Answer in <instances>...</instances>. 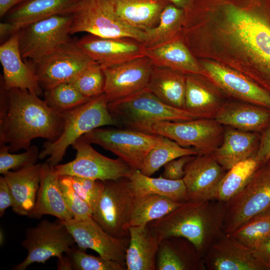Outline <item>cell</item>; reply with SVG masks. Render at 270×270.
<instances>
[{
	"label": "cell",
	"instance_id": "1",
	"mask_svg": "<svg viewBox=\"0 0 270 270\" xmlns=\"http://www.w3.org/2000/svg\"><path fill=\"white\" fill-rule=\"evenodd\" d=\"M62 114L28 91L7 90L0 82V146L8 144L10 152L27 150L32 140L40 138L53 142L64 128Z\"/></svg>",
	"mask_w": 270,
	"mask_h": 270
},
{
	"label": "cell",
	"instance_id": "2",
	"mask_svg": "<svg viewBox=\"0 0 270 270\" xmlns=\"http://www.w3.org/2000/svg\"><path fill=\"white\" fill-rule=\"evenodd\" d=\"M224 202L214 199L188 200L163 218L148 224L162 238H184L204 258L212 240L221 231Z\"/></svg>",
	"mask_w": 270,
	"mask_h": 270
},
{
	"label": "cell",
	"instance_id": "3",
	"mask_svg": "<svg viewBox=\"0 0 270 270\" xmlns=\"http://www.w3.org/2000/svg\"><path fill=\"white\" fill-rule=\"evenodd\" d=\"M118 127L152 134V126L162 121L180 122L197 118L184 109L168 105L146 88L128 96L108 102Z\"/></svg>",
	"mask_w": 270,
	"mask_h": 270
},
{
	"label": "cell",
	"instance_id": "4",
	"mask_svg": "<svg viewBox=\"0 0 270 270\" xmlns=\"http://www.w3.org/2000/svg\"><path fill=\"white\" fill-rule=\"evenodd\" d=\"M108 104V98L103 92L62 113L64 124L61 135L53 142L47 140L44 143L39 159L49 156L46 162L54 168L63 160L68 147L84 134L104 126L118 127L116 122L109 112Z\"/></svg>",
	"mask_w": 270,
	"mask_h": 270
},
{
	"label": "cell",
	"instance_id": "5",
	"mask_svg": "<svg viewBox=\"0 0 270 270\" xmlns=\"http://www.w3.org/2000/svg\"><path fill=\"white\" fill-rule=\"evenodd\" d=\"M70 34L84 32L104 38H128L142 44L144 32L123 23L114 0H80L72 14Z\"/></svg>",
	"mask_w": 270,
	"mask_h": 270
},
{
	"label": "cell",
	"instance_id": "6",
	"mask_svg": "<svg viewBox=\"0 0 270 270\" xmlns=\"http://www.w3.org/2000/svg\"><path fill=\"white\" fill-rule=\"evenodd\" d=\"M75 244L72 236L60 220L51 222L44 219L35 226L26 230L21 244L27 250L28 255L23 262L12 269L25 270L34 262L44 264L50 258L56 256L58 258V269L63 270L65 254Z\"/></svg>",
	"mask_w": 270,
	"mask_h": 270
},
{
	"label": "cell",
	"instance_id": "7",
	"mask_svg": "<svg viewBox=\"0 0 270 270\" xmlns=\"http://www.w3.org/2000/svg\"><path fill=\"white\" fill-rule=\"evenodd\" d=\"M92 218L111 236L130 238L129 222L137 197L128 178L104 181Z\"/></svg>",
	"mask_w": 270,
	"mask_h": 270
},
{
	"label": "cell",
	"instance_id": "8",
	"mask_svg": "<svg viewBox=\"0 0 270 270\" xmlns=\"http://www.w3.org/2000/svg\"><path fill=\"white\" fill-rule=\"evenodd\" d=\"M222 231L232 234L254 216L270 210V166H259L244 188L224 202Z\"/></svg>",
	"mask_w": 270,
	"mask_h": 270
},
{
	"label": "cell",
	"instance_id": "9",
	"mask_svg": "<svg viewBox=\"0 0 270 270\" xmlns=\"http://www.w3.org/2000/svg\"><path fill=\"white\" fill-rule=\"evenodd\" d=\"M117 156L134 170H140L161 135L121 128H98L81 137Z\"/></svg>",
	"mask_w": 270,
	"mask_h": 270
},
{
	"label": "cell",
	"instance_id": "10",
	"mask_svg": "<svg viewBox=\"0 0 270 270\" xmlns=\"http://www.w3.org/2000/svg\"><path fill=\"white\" fill-rule=\"evenodd\" d=\"M94 62L78 46L76 40L70 39L36 64L28 66L44 91L58 84L69 82Z\"/></svg>",
	"mask_w": 270,
	"mask_h": 270
},
{
	"label": "cell",
	"instance_id": "11",
	"mask_svg": "<svg viewBox=\"0 0 270 270\" xmlns=\"http://www.w3.org/2000/svg\"><path fill=\"white\" fill-rule=\"evenodd\" d=\"M225 128L214 118H198L162 121L152 126V133L170 138L184 148H192L198 155L212 154L221 144Z\"/></svg>",
	"mask_w": 270,
	"mask_h": 270
},
{
	"label": "cell",
	"instance_id": "12",
	"mask_svg": "<svg viewBox=\"0 0 270 270\" xmlns=\"http://www.w3.org/2000/svg\"><path fill=\"white\" fill-rule=\"evenodd\" d=\"M82 138L72 144L75 158L54 168L58 176H76L102 181L130 178L132 170L120 158L112 159L96 150Z\"/></svg>",
	"mask_w": 270,
	"mask_h": 270
},
{
	"label": "cell",
	"instance_id": "13",
	"mask_svg": "<svg viewBox=\"0 0 270 270\" xmlns=\"http://www.w3.org/2000/svg\"><path fill=\"white\" fill-rule=\"evenodd\" d=\"M72 14H62L34 22L21 28L19 47L23 59L38 62L69 40Z\"/></svg>",
	"mask_w": 270,
	"mask_h": 270
},
{
	"label": "cell",
	"instance_id": "14",
	"mask_svg": "<svg viewBox=\"0 0 270 270\" xmlns=\"http://www.w3.org/2000/svg\"><path fill=\"white\" fill-rule=\"evenodd\" d=\"M72 236L78 246L84 250L91 249L99 256L116 261L126 268V253L130 238H118L106 232L90 216L78 220L62 221Z\"/></svg>",
	"mask_w": 270,
	"mask_h": 270
},
{
	"label": "cell",
	"instance_id": "15",
	"mask_svg": "<svg viewBox=\"0 0 270 270\" xmlns=\"http://www.w3.org/2000/svg\"><path fill=\"white\" fill-rule=\"evenodd\" d=\"M203 260L206 270H268L252 250L222 230L212 242Z\"/></svg>",
	"mask_w": 270,
	"mask_h": 270
},
{
	"label": "cell",
	"instance_id": "16",
	"mask_svg": "<svg viewBox=\"0 0 270 270\" xmlns=\"http://www.w3.org/2000/svg\"><path fill=\"white\" fill-rule=\"evenodd\" d=\"M153 64L146 56L104 68V93L108 102L146 88Z\"/></svg>",
	"mask_w": 270,
	"mask_h": 270
},
{
	"label": "cell",
	"instance_id": "17",
	"mask_svg": "<svg viewBox=\"0 0 270 270\" xmlns=\"http://www.w3.org/2000/svg\"><path fill=\"white\" fill-rule=\"evenodd\" d=\"M76 41L102 69L146 56L143 44L131 38H104L88 34Z\"/></svg>",
	"mask_w": 270,
	"mask_h": 270
},
{
	"label": "cell",
	"instance_id": "18",
	"mask_svg": "<svg viewBox=\"0 0 270 270\" xmlns=\"http://www.w3.org/2000/svg\"><path fill=\"white\" fill-rule=\"evenodd\" d=\"M244 46L254 62L249 78L270 96V15L254 21L244 36Z\"/></svg>",
	"mask_w": 270,
	"mask_h": 270
},
{
	"label": "cell",
	"instance_id": "19",
	"mask_svg": "<svg viewBox=\"0 0 270 270\" xmlns=\"http://www.w3.org/2000/svg\"><path fill=\"white\" fill-rule=\"evenodd\" d=\"M19 30L0 46V62L3 76L0 82L7 90L19 88L38 96L43 94L32 68L22 60L19 47Z\"/></svg>",
	"mask_w": 270,
	"mask_h": 270
},
{
	"label": "cell",
	"instance_id": "20",
	"mask_svg": "<svg viewBox=\"0 0 270 270\" xmlns=\"http://www.w3.org/2000/svg\"><path fill=\"white\" fill-rule=\"evenodd\" d=\"M182 180L189 200L212 199L216 190L227 170L212 154L196 155L184 166Z\"/></svg>",
	"mask_w": 270,
	"mask_h": 270
},
{
	"label": "cell",
	"instance_id": "21",
	"mask_svg": "<svg viewBox=\"0 0 270 270\" xmlns=\"http://www.w3.org/2000/svg\"><path fill=\"white\" fill-rule=\"evenodd\" d=\"M206 72L219 88L242 102L270 108L268 94L248 77L212 62L204 64Z\"/></svg>",
	"mask_w": 270,
	"mask_h": 270
},
{
	"label": "cell",
	"instance_id": "22",
	"mask_svg": "<svg viewBox=\"0 0 270 270\" xmlns=\"http://www.w3.org/2000/svg\"><path fill=\"white\" fill-rule=\"evenodd\" d=\"M42 172V164H36L2 174L13 196L12 211L17 214L29 217L33 212Z\"/></svg>",
	"mask_w": 270,
	"mask_h": 270
},
{
	"label": "cell",
	"instance_id": "23",
	"mask_svg": "<svg viewBox=\"0 0 270 270\" xmlns=\"http://www.w3.org/2000/svg\"><path fill=\"white\" fill-rule=\"evenodd\" d=\"M156 270H206L203 258L188 239L181 236L163 238L156 258Z\"/></svg>",
	"mask_w": 270,
	"mask_h": 270
},
{
	"label": "cell",
	"instance_id": "24",
	"mask_svg": "<svg viewBox=\"0 0 270 270\" xmlns=\"http://www.w3.org/2000/svg\"><path fill=\"white\" fill-rule=\"evenodd\" d=\"M50 215L64 221L74 218L64 198L58 176L47 162L42 164V172L35 206L30 218Z\"/></svg>",
	"mask_w": 270,
	"mask_h": 270
},
{
	"label": "cell",
	"instance_id": "25",
	"mask_svg": "<svg viewBox=\"0 0 270 270\" xmlns=\"http://www.w3.org/2000/svg\"><path fill=\"white\" fill-rule=\"evenodd\" d=\"M260 133L243 131L226 126L222 142L212 154L226 170L255 155L258 148Z\"/></svg>",
	"mask_w": 270,
	"mask_h": 270
},
{
	"label": "cell",
	"instance_id": "26",
	"mask_svg": "<svg viewBox=\"0 0 270 270\" xmlns=\"http://www.w3.org/2000/svg\"><path fill=\"white\" fill-rule=\"evenodd\" d=\"M80 0H26L11 9L5 22L13 26L15 32L34 22L62 14H71Z\"/></svg>",
	"mask_w": 270,
	"mask_h": 270
},
{
	"label": "cell",
	"instance_id": "27",
	"mask_svg": "<svg viewBox=\"0 0 270 270\" xmlns=\"http://www.w3.org/2000/svg\"><path fill=\"white\" fill-rule=\"evenodd\" d=\"M214 119L224 126L261 133L270 124V108L244 102H225Z\"/></svg>",
	"mask_w": 270,
	"mask_h": 270
},
{
	"label": "cell",
	"instance_id": "28",
	"mask_svg": "<svg viewBox=\"0 0 270 270\" xmlns=\"http://www.w3.org/2000/svg\"><path fill=\"white\" fill-rule=\"evenodd\" d=\"M126 270H156L158 246L162 239L148 224L129 227Z\"/></svg>",
	"mask_w": 270,
	"mask_h": 270
},
{
	"label": "cell",
	"instance_id": "29",
	"mask_svg": "<svg viewBox=\"0 0 270 270\" xmlns=\"http://www.w3.org/2000/svg\"><path fill=\"white\" fill-rule=\"evenodd\" d=\"M116 14L125 24L146 32L156 26L168 0H114Z\"/></svg>",
	"mask_w": 270,
	"mask_h": 270
},
{
	"label": "cell",
	"instance_id": "30",
	"mask_svg": "<svg viewBox=\"0 0 270 270\" xmlns=\"http://www.w3.org/2000/svg\"><path fill=\"white\" fill-rule=\"evenodd\" d=\"M146 88L164 103L184 109L186 89L184 74L153 64Z\"/></svg>",
	"mask_w": 270,
	"mask_h": 270
},
{
	"label": "cell",
	"instance_id": "31",
	"mask_svg": "<svg viewBox=\"0 0 270 270\" xmlns=\"http://www.w3.org/2000/svg\"><path fill=\"white\" fill-rule=\"evenodd\" d=\"M146 56L157 66L168 68L187 74H204L187 46L177 38L152 50L146 49Z\"/></svg>",
	"mask_w": 270,
	"mask_h": 270
},
{
	"label": "cell",
	"instance_id": "32",
	"mask_svg": "<svg viewBox=\"0 0 270 270\" xmlns=\"http://www.w3.org/2000/svg\"><path fill=\"white\" fill-rule=\"evenodd\" d=\"M186 76V89L184 110L197 118H214L225 102L196 76Z\"/></svg>",
	"mask_w": 270,
	"mask_h": 270
},
{
	"label": "cell",
	"instance_id": "33",
	"mask_svg": "<svg viewBox=\"0 0 270 270\" xmlns=\"http://www.w3.org/2000/svg\"><path fill=\"white\" fill-rule=\"evenodd\" d=\"M137 198L148 194H156L180 202L188 201L186 188L182 180H171L161 176L154 178L133 170L128 178Z\"/></svg>",
	"mask_w": 270,
	"mask_h": 270
},
{
	"label": "cell",
	"instance_id": "34",
	"mask_svg": "<svg viewBox=\"0 0 270 270\" xmlns=\"http://www.w3.org/2000/svg\"><path fill=\"white\" fill-rule=\"evenodd\" d=\"M184 18V10L172 3L164 9L158 24L144 32L142 44L146 50L162 46L177 38L176 34Z\"/></svg>",
	"mask_w": 270,
	"mask_h": 270
},
{
	"label": "cell",
	"instance_id": "35",
	"mask_svg": "<svg viewBox=\"0 0 270 270\" xmlns=\"http://www.w3.org/2000/svg\"><path fill=\"white\" fill-rule=\"evenodd\" d=\"M184 202L168 197L148 194L137 198L128 226H143L168 214Z\"/></svg>",
	"mask_w": 270,
	"mask_h": 270
},
{
	"label": "cell",
	"instance_id": "36",
	"mask_svg": "<svg viewBox=\"0 0 270 270\" xmlns=\"http://www.w3.org/2000/svg\"><path fill=\"white\" fill-rule=\"evenodd\" d=\"M260 164L255 155L242 161L227 170L218 184L212 199L228 202L240 192Z\"/></svg>",
	"mask_w": 270,
	"mask_h": 270
},
{
	"label": "cell",
	"instance_id": "37",
	"mask_svg": "<svg viewBox=\"0 0 270 270\" xmlns=\"http://www.w3.org/2000/svg\"><path fill=\"white\" fill-rule=\"evenodd\" d=\"M198 152L192 148L180 146L173 140L161 136L158 142L146 156L140 172L150 176L168 162L184 156H195Z\"/></svg>",
	"mask_w": 270,
	"mask_h": 270
},
{
	"label": "cell",
	"instance_id": "38",
	"mask_svg": "<svg viewBox=\"0 0 270 270\" xmlns=\"http://www.w3.org/2000/svg\"><path fill=\"white\" fill-rule=\"evenodd\" d=\"M232 235L252 250L270 236V210L250 218Z\"/></svg>",
	"mask_w": 270,
	"mask_h": 270
},
{
	"label": "cell",
	"instance_id": "39",
	"mask_svg": "<svg viewBox=\"0 0 270 270\" xmlns=\"http://www.w3.org/2000/svg\"><path fill=\"white\" fill-rule=\"evenodd\" d=\"M44 100L54 110L62 114L76 108L90 98L81 94L68 82L44 91Z\"/></svg>",
	"mask_w": 270,
	"mask_h": 270
},
{
	"label": "cell",
	"instance_id": "40",
	"mask_svg": "<svg viewBox=\"0 0 270 270\" xmlns=\"http://www.w3.org/2000/svg\"><path fill=\"white\" fill-rule=\"evenodd\" d=\"M70 270H126V268L120 264L98 256L88 254L79 248L73 246L65 254Z\"/></svg>",
	"mask_w": 270,
	"mask_h": 270
},
{
	"label": "cell",
	"instance_id": "41",
	"mask_svg": "<svg viewBox=\"0 0 270 270\" xmlns=\"http://www.w3.org/2000/svg\"><path fill=\"white\" fill-rule=\"evenodd\" d=\"M68 82L90 98L104 92L103 70L96 62L85 68Z\"/></svg>",
	"mask_w": 270,
	"mask_h": 270
},
{
	"label": "cell",
	"instance_id": "42",
	"mask_svg": "<svg viewBox=\"0 0 270 270\" xmlns=\"http://www.w3.org/2000/svg\"><path fill=\"white\" fill-rule=\"evenodd\" d=\"M9 148L6 144L0 147V173L2 174L10 170H17L35 164L39 159L40 152L36 146L32 145L25 152L18 154L10 153Z\"/></svg>",
	"mask_w": 270,
	"mask_h": 270
},
{
	"label": "cell",
	"instance_id": "43",
	"mask_svg": "<svg viewBox=\"0 0 270 270\" xmlns=\"http://www.w3.org/2000/svg\"><path fill=\"white\" fill-rule=\"evenodd\" d=\"M59 183L64 201L74 216L82 220L92 216L93 210L74 190L68 176H58Z\"/></svg>",
	"mask_w": 270,
	"mask_h": 270
},
{
	"label": "cell",
	"instance_id": "44",
	"mask_svg": "<svg viewBox=\"0 0 270 270\" xmlns=\"http://www.w3.org/2000/svg\"><path fill=\"white\" fill-rule=\"evenodd\" d=\"M68 176L74 191L94 211L104 188V181L76 176Z\"/></svg>",
	"mask_w": 270,
	"mask_h": 270
},
{
	"label": "cell",
	"instance_id": "45",
	"mask_svg": "<svg viewBox=\"0 0 270 270\" xmlns=\"http://www.w3.org/2000/svg\"><path fill=\"white\" fill-rule=\"evenodd\" d=\"M194 156H182L168 162L164 166V170L161 176L171 180H182L185 174L184 166Z\"/></svg>",
	"mask_w": 270,
	"mask_h": 270
},
{
	"label": "cell",
	"instance_id": "46",
	"mask_svg": "<svg viewBox=\"0 0 270 270\" xmlns=\"http://www.w3.org/2000/svg\"><path fill=\"white\" fill-rule=\"evenodd\" d=\"M255 157L260 165L266 164L270 158V124L260 133V145Z\"/></svg>",
	"mask_w": 270,
	"mask_h": 270
},
{
	"label": "cell",
	"instance_id": "47",
	"mask_svg": "<svg viewBox=\"0 0 270 270\" xmlns=\"http://www.w3.org/2000/svg\"><path fill=\"white\" fill-rule=\"evenodd\" d=\"M14 205V198L10 189L3 176L0 177V216L5 210Z\"/></svg>",
	"mask_w": 270,
	"mask_h": 270
},
{
	"label": "cell",
	"instance_id": "48",
	"mask_svg": "<svg viewBox=\"0 0 270 270\" xmlns=\"http://www.w3.org/2000/svg\"><path fill=\"white\" fill-rule=\"evenodd\" d=\"M254 254L266 268H270V236L264 240L259 246L252 250Z\"/></svg>",
	"mask_w": 270,
	"mask_h": 270
},
{
	"label": "cell",
	"instance_id": "49",
	"mask_svg": "<svg viewBox=\"0 0 270 270\" xmlns=\"http://www.w3.org/2000/svg\"><path fill=\"white\" fill-rule=\"evenodd\" d=\"M26 0H0V17L2 18L13 8Z\"/></svg>",
	"mask_w": 270,
	"mask_h": 270
},
{
	"label": "cell",
	"instance_id": "50",
	"mask_svg": "<svg viewBox=\"0 0 270 270\" xmlns=\"http://www.w3.org/2000/svg\"><path fill=\"white\" fill-rule=\"evenodd\" d=\"M14 33L16 32L12 24L6 22H0V39L1 42L5 38H6L8 36H10Z\"/></svg>",
	"mask_w": 270,
	"mask_h": 270
},
{
	"label": "cell",
	"instance_id": "51",
	"mask_svg": "<svg viewBox=\"0 0 270 270\" xmlns=\"http://www.w3.org/2000/svg\"><path fill=\"white\" fill-rule=\"evenodd\" d=\"M176 6L184 10L190 8L192 0H168Z\"/></svg>",
	"mask_w": 270,
	"mask_h": 270
},
{
	"label": "cell",
	"instance_id": "52",
	"mask_svg": "<svg viewBox=\"0 0 270 270\" xmlns=\"http://www.w3.org/2000/svg\"><path fill=\"white\" fill-rule=\"evenodd\" d=\"M4 234H3V232L2 231V230H0V244H3V242H4Z\"/></svg>",
	"mask_w": 270,
	"mask_h": 270
},
{
	"label": "cell",
	"instance_id": "53",
	"mask_svg": "<svg viewBox=\"0 0 270 270\" xmlns=\"http://www.w3.org/2000/svg\"><path fill=\"white\" fill-rule=\"evenodd\" d=\"M266 164L270 166V160L268 161V162H266Z\"/></svg>",
	"mask_w": 270,
	"mask_h": 270
},
{
	"label": "cell",
	"instance_id": "54",
	"mask_svg": "<svg viewBox=\"0 0 270 270\" xmlns=\"http://www.w3.org/2000/svg\"></svg>",
	"mask_w": 270,
	"mask_h": 270
}]
</instances>
